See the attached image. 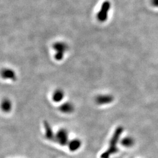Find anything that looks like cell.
<instances>
[{
    "mask_svg": "<svg viewBox=\"0 0 158 158\" xmlns=\"http://www.w3.org/2000/svg\"><path fill=\"white\" fill-rule=\"evenodd\" d=\"M12 102L8 99H5L3 100L1 104V108L4 112L8 113L12 109Z\"/></svg>",
    "mask_w": 158,
    "mask_h": 158,
    "instance_id": "8fae6325",
    "label": "cell"
},
{
    "mask_svg": "<svg viewBox=\"0 0 158 158\" xmlns=\"http://www.w3.org/2000/svg\"><path fill=\"white\" fill-rule=\"evenodd\" d=\"M82 143L79 139H73L70 141L68 143V147L71 152H76L81 147Z\"/></svg>",
    "mask_w": 158,
    "mask_h": 158,
    "instance_id": "52a82bcc",
    "label": "cell"
},
{
    "mask_svg": "<svg viewBox=\"0 0 158 158\" xmlns=\"http://www.w3.org/2000/svg\"><path fill=\"white\" fill-rule=\"evenodd\" d=\"M134 144V140L130 136H127L124 138L121 141V145L124 147L130 148L132 147Z\"/></svg>",
    "mask_w": 158,
    "mask_h": 158,
    "instance_id": "7c38bea8",
    "label": "cell"
},
{
    "mask_svg": "<svg viewBox=\"0 0 158 158\" xmlns=\"http://www.w3.org/2000/svg\"><path fill=\"white\" fill-rule=\"evenodd\" d=\"M151 3L153 6L155 7H158V0H152Z\"/></svg>",
    "mask_w": 158,
    "mask_h": 158,
    "instance_id": "4fadbf2b",
    "label": "cell"
},
{
    "mask_svg": "<svg viewBox=\"0 0 158 158\" xmlns=\"http://www.w3.org/2000/svg\"><path fill=\"white\" fill-rule=\"evenodd\" d=\"M2 77L5 79H10L12 80H15L17 79V75L15 72L11 69H4L2 70Z\"/></svg>",
    "mask_w": 158,
    "mask_h": 158,
    "instance_id": "ba28073f",
    "label": "cell"
},
{
    "mask_svg": "<svg viewBox=\"0 0 158 158\" xmlns=\"http://www.w3.org/2000/svg\"><path fill=\"white\" fill-rule=\"evenodd\" d=\"M44 128H45V135L46 138L49 141H55V134L51 127V125L48 122H44Z\"/></svg>",
    "mask_w": 158,
    "mask_h": 158,
    "instance_id": "8992f818",
    "label": "cell"
},
{
    "mask_svg": "<svg viewBox=\"0 0 158 158\" xmlns=\"http://www.w3.org/2000/svg\"><path fill=\"white\" fill-rule=\"evenodd\" d=\"M111 8V4L109 1H106L102 4L100 11L97 15V18L100 22H104L107 19L108 12Z\"/></svg>",
    "mask_w": 158,
    "mask_h": 158,
    "instance_id": "277c9868",
    "label": "cell"
},
{
    "mask_svg": "<svg viewBox=\"0 0 158 158\" xmlns=\"http://www.w3.org/2000/svg\"><path fill=\"white\" fill-rule=\"evenodd\" d=\"M123 132V128L121 127H119L115 130L109 143V147L105 152L102 153L100 158H110L111 155L118 152V148L117 147V143Z\"/></svg>",
    "mask_w": 158,
    "mask_h": 158,
    "instance_id": "6da1fadb",
    "label": "cell"
},
{
    "mask_svg": "<svg viewBox=\"0 0 158 158\" xmlns=\"http://www.w3.org/2000/svg\"><path fill=\"white\" fill-rule=\"evenodd\" d=\"M53 48L56 51L55 58L56 60H62L64 57V54L67 51L68 46L66 44L63 42H58L53 44Z\"/></svg>",
    "mask_w": 158,
    "mask_h": 158,
    "instance_id": "7a4b0ae2",
    "label": "cell"
},
{
    "mask_svg": "<svg viewBox=\"0 0 158 158\" xmlns=\"http://www.w3.org/2000/svg\"><path fill=\"white\" fill-rule=\"evenodd\" d=\"M69 141H70L69 140V134L67 130L62 128L59 130L56 133L55 142H56L60 145H68Z\"/></svg>",
    "mask_w": 158,
    "mask_h": 158,
    "instance_id": "3957f363",
    "label": "cell"
},
{
    "mask_svg": "<svg viewBox=\"0 0 158 158\" xmlns=\"http://www.w3.org/2000/svg\"><path fill=\"white\" fill-rule=\"evenodd\" d=\"M114 101V97L110 94H102L96 97V102L99 105H107Z\"/></svg>",
    "mask_w": 158,
    "mask_h": 158,
    "instance_id": "5b68a950",
    "label": "cell"
},
{
    "mask_svg": "<svg viewBox=\"0 0 158 158\" xmlns=\"http://www.w3.org/2000/svg\"><path fill=\"white\" fill-rule=\"evenodd\" d=\"M59 110L60 112L64 114H69L73 112L74 110V107L72 103L70 102H66L63 103L60 106Z\"/></svg>",
    "mask_w": 158,
    "mask_h": 158,
    "instance_id": "9c48e42d",
    "label": "cell"
},
{
    "mask_svg": "<svg viewBox=\"0 0 158 158\" xmlns=\"http://www.w3.org/2000/svg\"><path fill=\"white\" fill-rule=\"evenodd\" d=\"M64 97V93L62 90L57 89L55 91L52 95V100L55 102H62Z\"/></svg>",
    "mask_w": 158,
    "mask_h": 158,
    "instance_id": "30bf717a",
    "label": "cell"
}]
</instances>
